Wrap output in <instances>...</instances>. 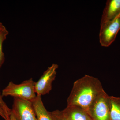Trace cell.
Here are the masks:
<instances>
[{
    "label": "cell",
    "instance_id": "5b68a950",
    "mask_svg": "<svg viewBox=\"0 0 120 120\" xmlns=\"http://www.w3.org/2000/svg\"><path fill=\"white\" fill-rule=\"evenodd\" d=\"M58 65L53 64L43 73L34 85L37 95L41 96L49 94L52 90V83L55 79Z\"/></svg>",
    "mask_w": 120,
    "mask_h": 120
},
{
    "label": "cell",
    "instance_id": "30bf717a",
    "mask_svg": "<svg viewBox=\"0 0 120 120\" xmlns=\"http://www.w3.org/2000/svg\"><path fill=\"white\" fill-rule=\"evenodd\" d=\"M110 120H120V97L109 96Z\"/></svg>",
    "mask_w": 120,
    "mask_h": 120
},
{
    "label": "cell",
    "instance_id": "52a82bcc",
    "mask_svg": "<svg viewBox=\"0 0 120 120\" xmlns=\"http://www.w3.org/2000/svg\"><path fill=\"white\" fill-rule=\"evenodd\" d=\"M120 14V0H108L102 15L101 24L113 19Z\"/></svg>",
    "mask_w": 120,
    "mask_h": 120
},
{
    "label": "cell",
    "instance_id": "5bb4252c",
    "mask_svg": "<svg viewBox=\"0 0 120 120\" xmlns=\"http://www.w3.org/2000/svg\"><path fill=\"white\" fill-rule=\"evenodd\" d=\"M0 116L5 120H8L9 119L7 117L4 111L0 107Z\"/></svg>",
    "mask_w": 120,
    "mask_h": 120
},
{
    "label": "cell",
    "instance_id": "9a60e30c",
    "mask_svg": "<svg viewBox=\"0 0 120 120\" xmlns=\"http://www.w3.org/2000/svg\"><path fill=\"white\" fill-rule=\"evenodd\" d=\"M8 120H17L12 112Z\"/></svg>",
    "mask_w": 120,
    "mask_h": 120
},
{
    "label": "cell",
    "instance_id": "277c9868",
    "mask_svg": "<svg viewBox=\"0 0 120 120\" xmlns=\"http://www.w3.org/2000/svg\"><path fill=\"white\" fill-rule=\"evenodd\" d=\"M120 30V14L113 19L101 24L99 42L102 46L108 47L114 41Z\"/></svg>",
    "mask_w": 120,
    "mask_h": 120
},
{
    "label": "cell",
    "instance_id": "8fae6325",
    "mask_svg": "<svg viewBox=\"0 0 120 120\" xmlns=\"http://www.w3.org/2000/svg\"><path fill=\"white\" fill-rule=\"evenodd\" d=\"M8 34V31L5 26L0 31V69L5 60L4 54L2 50V45Z\"/></svg>",
    "mask_w": 120,
    "mask_h": 120
},
{
    "label": "cell",
    "instance_id": "9c48e42d",
    "mask_svg": "<svg viewBox=\"0 0 120 120\" xmlns=\"http://www.w3.org/2000/svg\"><path fill=\"white\" fill-rule=\"evenodd\" d=\"M32 103L37 120H53L50 112L45 107L41 96L37 95Z\"/></svg>",
    "mask_w": 120,
    "mask_h": 120
},
{
    "label": "cell",
    "instance_id": "7c38bea8",
    "mask_svg": "<svg viewBox=\"0 0 120 120\" xmlns=\"http://www.w3.org/2000/svg\"><path fill=\"white\" fill-rule=\"evenodd\" d=\"M0 107L2 108V109L4 111L7 117L9 118V116L11 113V109L9 108L7 104L2 99V97L0 91Z\"/></svg>",
    "mask_w": 120,
    "mask_h": 120
},
{
    "label": "cell",
    "instance_id": "7a4b0ae2",
    "mask_svg": "<svg viewBox=\"0 0 120 120\" xmlns=\"http://www.w3.org/2000/svg\"><path fill=\"white\" fill-rule=\"evenodd\" d=\"M35 82L32 78L23 81L19 84H16L10 82L2 90L1 95L2 97L11 96L32 103L37 97L35 91Z\"/></svg>",
    "mask_w": 120,
    "mask_h": 120
},
{
    "label": "cell",
    "instance_id": "3957f363",
    "mask_svg": "<svg viewBox=\"0 0 120 120\" xmlns=\"http://www.w3.org/2000/svg\"><path fill=\"white\" fill-rule=\"evenodd\" d=\"M87 112L92 120H110L109 96L104 90Z\"/></svg>",
    "mask_w": 120,
    "mask_h": 120
},
{
    "label": "cell",
    "instance_id": "ba28073f",
    "mask_svg": "<svg viewBox=\"0 0 120 120\" xmlns=\"http://www.w3.org/2000/svg\"><path fill=\"white\" fill-rule=\"evenodd\" d=\"M61 111L68 120H92L85 110L77 106H67Z\"/></svg>",
    "mask_w": 120,
    "mask_h": 120
},
{
    "label": "cell",
    "instance_id": "8992f818",
    "mask_svg": "<svg viewBox=\"0 0 120 120\" xmlns=\"http://www.w3.org/2000/svg\"><path fill=\"white\" fill-rule=\"evenodd\" d=\"M11 112L17 120H37L32 102L14 98Z\"/></svg>",
    "mask_w": 120,
    "mask_h": 120
},
{
    "label": "cell",
    "instance_id": "2e32d148",
    "mask_svg": "<svg viewBox=\"0 0 120 120\" xmlns=\"http://www.w3.org/2000/svg\"><path fill=\"white\" fill-rule=\"evenodd\" d=\"M4 26L3 25L2 23L0 22V31L4 28Z\"/></svg>",
    "mask_w": 120,
    "mask_h": 120
},
{
    "label": "cell",
    "instance_id": "4fadbf2b",
    "mask_svg": "<svg viewBox=\"0 0 120 120\" xmlns=\"http://www.w3.org/2000/svg\"><path fill=\"white\" fill-rule=\"evenodd\" d=\"M49 112L53 120H68L63 115L61 111L57 110Z\"/></svg>",
    "mask_w": 120,
    "mask_h": 120
},
{
    "label": "cell",
    "instance_id": "6da1fadb",
    "mask_svg": "<svg viewBox=\"0 0 120 120\" xmlns=\"http://www.w3.org/2000/svg\"><path fill=\"white\" fill-rule=\"evenodd\" d=\"M104 90L98 78L85 75L74 82L67 100V106H77L87 112Z\"/></svg>",
    "mask_w": 120,
    "mask_h": 120
}]
</instances>
